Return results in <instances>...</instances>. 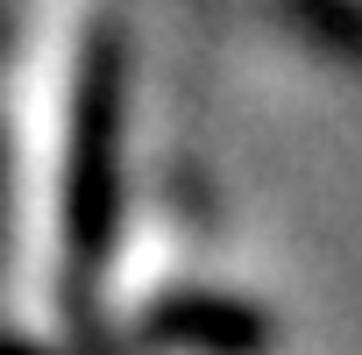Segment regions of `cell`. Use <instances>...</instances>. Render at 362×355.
Segmentation results:
<instances>
[{
	"mask_svg": "<svg viewBox=\"0 0 362 355\" xmlns=\"http://www.w3.org/2000/svg\"><path fill=\"white\" fill-rule=\"evenodd\" d=\"M121 135H128V57L100 29L78 64L71 135H64V270L71 291H93L121 249Z\"/></svg>",
	"mask_w": 362,
	"mask_h": 355,
	"instance_id": "6da1fadb",
	"label": "cell"
},
{
	"mask_svg": "<svg viewBox=\"0 0 362 355\" xmlns=\"http://www.w3.org/2000/svg\"><path fill=\"white\" fill-rule=\"evenodd\" d=\"M142 341L177 355H277V320L235 291H163L142 313Z\"/></svg>",
	"mask_w": 362,
	"mask_h": 355,
	"instance_id": "7a4b0ae2",
	"label": "cell"
},
{
	"mask_svg": "<svg viewBox=\"0 0 362 355\" xmlns=\"http://www.w3.org/2000/svg\"><path fill=\"white\" fill-rule=\"evenodd\" d=\"M0 355H36V348H22V341H8V348H0Z\"/></svg>",
	"mask_w": 362,
	"mask_h": 355,
	"instance_id": "3957f363",
	"label": "cell"
}]
</instances>
